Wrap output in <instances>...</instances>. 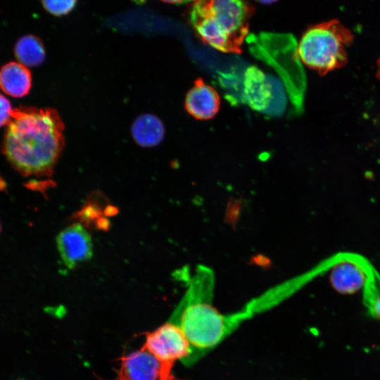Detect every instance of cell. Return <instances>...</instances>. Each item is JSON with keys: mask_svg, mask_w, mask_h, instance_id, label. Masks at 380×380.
<instances>
[{"mask_svg": "<svg viewBox=\"0 0 380 380\" xmlns=\"http://www.w3.org/2000/svg\"><path fill=\"white\" fill-rule=\"evenodd\" d=\"M257 1L262 4H271V3L275 2L277 0H257Z\"/></svg>", "mask_w": 380, "mask_h": 380, "instance_id": "19", "label": "cell"}, {"mask_svg": "<svg viewBox=\"0 0 380 380\" xmlns=\"http://www.w3.org/2000/svg\"><path fill=\"white\" fill-rule=\"evenodd\" d=\"M173 365L161 362L141 348L121 357L115 380H173Z\"/></svg>", "mask_w": 380, "mask_h": 380, "instance_id": "6", "label": "cell"}, {"mask_svg": "<svg viewBox=\"0 0 380 380\" xmlns=\"http://www.w3.org/2000/svg\"><path fill=\"white\" fill-rule=\"evenodd\" d=\"M376 76L379 78V80H380V58L379 59L378 63H377Z\"/></svg>", "mask_w": 380, "mask_h": 380, "instance_id": "18", "label": "cell"}, {"mask_svg": "<svg viewBox=\"0 0 380 380\" xmlns=\"http://www.w3.org/2000/svg\"><path fill=\"white\" fill-rule=\"evenodd\" d=\"M56 243L60 255L68 268L89 260L92 255V243L88 232L80 224L63 229Z\"/></svg>", "mask_w": 380, "mask_h": 380, "instance_id": "8", "label": "cell"}, {"mask_svg": "<svg viewBox=\"0 0 380 380\" xmlns=\"http://www.w3.org/2000/svg\"><path fill=\"white\" fill-rule=\"evenodd\" d=\"M214 287L213 270L203 265L197 267L168 319L182 329L191 346L188 367L216 348L246 320L241 310L222 314L213 306Z\"/></svg>", "mask_w": 380, "mask_h": 380, "instance_id": "2", "label": "cell"}, {"mask_svg": "<svg viewBox=\"0 0 380 380\" xmlns=\"http://www.w3.org/2000/svg\"><path fill=\"white\" fill-rule=\"evenodd\" d=\"M363 301L370 315L380 320V279L365 284Z\"/></svg>", "mask_w": 380, "mask_h": 380, "instance_id": "14", "label": "cell"}, {"mask_svg": "<svg viewBox=\"0 0 380 380\" xmlns=\"http://www.w3.org/2000/svg\"><path fill=\"white\" fill-rule=\"evenodd\" d=\"M141 348L163 362L175 364L178 360L186 366L192 353L191 346L182 329L168 321L146 334Z\"/></svg>", "mask_w": 380, "mask_h": 380, "instance_id": "5", "label": "cell"}, {"mask_svg": "<svg viewBox=\"0 0 380 380\" xmlns=\"http://www.w3.org/2000/svg\"><path fill=\"white\" fill-rule=\"evenodd\" d=\"M274 91L273 82L262 70L254 65L246 70L241 99L251 108L259 112L270 110Z\"/></svg>", "mask_w": 380, "mask_h": 380, "instance_id": "9", "label": "cell"}, {"mask_svg": "<svg viewBox=\"0 0 380 380\" xmlns=\"http://www.w3.org/2000/svg\"><path fill=\"white\" fill-rule=\"evenodd\" d=\"M160 1L165 3H168V4H184V3H187L190 1H196L197 0H160Z\"/></svg>", "mask_w": 380, "mask_h": 380, "instance_id": "17", "label": "cell"}, {"mask_svg": "<svg viewBox=\"0 0 380 380\" xmlns=\"http://www.w3.org/2000/svg\"><path fill=\"white\" fill-rule=\"evenodd\" d=\"M353 38L352 32L338 20L322 22L303 33L298 55L303 64L323 75L346 64L347 49Z\"/></svg>", "mask_w": 380, "mask_h": 380, "instance_id": "4", "label": "cell"}, {"mask_svg": "<svg viewBox=\"0 0 380 380\" xmlns=\"http://www.w3.org/2000/svg\"><path fill=\"white\" fill-rule=\"evenodd\" d=\"M0 232H1V224H0Z\"/></svg>", "mask_w": 380, "mask_h": 380, "instance_id": "20", "label": "cell"}, {"mask_svg": "<svg viewBox=\"0 0 380 380\" xmlns=\"http://www.w3.org/2000/svg\"><path fill=\"white\" fill-rule=\"evenodd\" d=\"M16 58L25 67L41 65L46 57L44 46L41 39L32 34L20 37L14 49Z\"/></svg>", "mask_w": 380, "mask_h": 380, "instance_id": "13", "label": "cell"}, {"mask_svg": "<svg viewBox=\"0 0 380 380\" xmlns=\"http://www.w3.org/2000/svg\"><path fill=\"white\" fill-rule=\"evenodd\" d=\"M31 85V73L23 64L11 62L1 68L0 88L7 94L16 98L24 96Z\"/></svg>", "mask_w": 380, "mask_h": 380, "instance_id": "11", "label": "cell"}, {"mask_svg": "<svg viewBox=\"0 0 380 380\" xmlns=\"http://www.w3.org/2000/svg\"><path fill=\"white\" fill-rule=\"evenodd\" d=\"M132 136L140 146L151 147L158 145L163 139L165 129L156 116L144 114L138 117L132 127Z\"/></svg>", "mask_w": 380, "mask_h": 380, "instance_id": "12", "label": "cell"}, {"mask_svg": "<svg viewBox=\"0 0 380 380\" xmlns=\"http://www.w3.org/2000/svg\"><path fill=\"white\" fill-rule=\"evenodd\" d=\"M251 8L245 0H197L190 23L201 40L225 53H241L248 33Z\"/></svg>", "mask_w": 380, "mask_h": 380, "instance_id": "3", "label": "cell"}, {"mask_svg": "<svg viewBox=\"0 0 380 380\" xmlns=\"http://www.w3.org/2000/svg\"><path fill=\"white\" fill-rule=\"evenodd\" d=\"M220 96L216 90L201 78L194 81L193 87L186 94L184 107L194 118L206 120L213 118L218 112Z\"/></svg>", "mask_w": 380, "mask_h": 380, "instance_id": "10", "label": "cell"}, {"mask_svg": "<svg viewBox=\"0 0 380 380\" xmlns=\"http://www.w3.org/2000/svg\"><path fill=\"white\" fill-rule=\"evenodd\" d=\"M13 110L9 101L0 94V127L11 122Z\"/></svg>", "mask_w": 380, "mask_h": 380, "instance_id": "16", "label": "cell"}, {"mask_svg": "<svg viewBox=\"0 0 380 380\" xmlns=\"http://www.w3.org/2000/svg\"><path fill=\"white\" fill-rule=\"evenodd\" d=\"M63 129V120L54 109H14L3 152L23 176L49 177L64 148Z\"/></svg>", "mask_w": 380, "mask_h": 380, "instance_id": "1", "label": "cell"}, {"mask_svg": "<svg viewBox=\"0 0 380 380\" xmlns=\"http://www.w3.org/2000/svg\"><path fill=\"white\" fill-rule=\"evenodd\" d=\"M369 262L363 257L346 253L334 265L329 279L332 286L342 294H352L362 289L367 277Z\"/></svg>", "mask_w": 380, "mask_h": 380, "instance_id": "7", "label": "cell"}, {"mask_svg": "<svg viewBox=\"0 0 380 380\" xmlns=\"http://www.w3.org/2000/svg\"><path fill=\"white\" fill-rule=\"evenodd\" d=\"M77 3V0H42L43 8L49 13L57 17L70 13Z\"/></svg>", "mask_w": 380, "mask_h": 380, "instance_id": "15", "label": "cell"}]
</instances>
